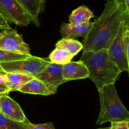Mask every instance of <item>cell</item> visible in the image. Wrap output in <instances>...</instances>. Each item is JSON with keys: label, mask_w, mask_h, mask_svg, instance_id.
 I'll return each instance as SVG.
<instances>
[{"label": "cell", "mask_w": 129, "mask_h": 129, "mask_svg": "<svg viewBox=\"0 0 129 129\" xmlns=\"http://www.w3.org/2000/svg\"><path fill=\"white\" fill-rule=\"evenodd\" d=\"M50 63L47 58L31 56L20 60L0 63L1 68L5 73L18 72L25 73L35 77Z\"/></svg>", "instance_id": "4"}, {"label": "cell", "mask_w": 129, "mask_h": 129, "mask_svg": "<svg viewBox=\"0 0 129 129\" xmlns=\"http://www.w3.org/2000/svg\"><path fill=\"white\" fill-rule=\"evenodd\" d=\"M115 1H117V2L119 3L122 4V0H115Z\"/></svg>", "instance_id": "27"}, {"label": "cell", "mask_w": 129, "mask_h": 129, "mask_svg": "<svg viewBox=\"0 0 129 129\" xmlns=\"http://www.w3.org/2000/svg\"><path fill=\"white\" fill-rule=\"evenodd\" d=\"M0 24H1V25H10L9 23H8L7 22L4 20L1 16H0Z\"/></svg>", "instance_id": "25"}, {"label": "cell", "mask_w": 129, "mask_h": 129, "mask_svg": "<svg viewBox=\"0 0 129 129\" xmlns=\"http://www.w3.org/2000/svg\"><path fill=\"white\" fill-rule=\"evenodd\" d=\"M0 16L8 23L27 26L31 22L28 15L16 0H0Z\"/></svg>", "instance_id": "6"}, {"label": "cell", "mask_w": 129, "mask_h": 129, "mask_svg": "<svg viewBox=\"0 0 129 129\" xmlns=\"http://www.w3.org/2000/svg\"><path fill=\"white\" fill-rule=\"evenodd\" d=\"M55 47L61 48L69 52L73 57L76 56L83 49V44L74 39L62 38L55 44Z\"/></svg>", "instance_id": "16"}, {"label": "cell", "mask_w": 129, "mask_h": 129, "mask_svg": "<svg viewBox=\"0 0 129 129\" xmlns=\"http://www.w3.org/2000/svg\"><path fill=\"white\" fill-rule=\"evenodd\" d=\"M0 113L15 121L25 124L30 123L19 104L7 94L0 97Z\"/></svg>", "instance_id": "9"}, {"label": "cell", "mask_w": 129, "mask_h": 129, "mask_svg": "<svg viewBox=\"0 0 129 129\" xmlns=\"http://www.w3.org/2000/svg\"><path fill=\"white\" fill-rule=\"evenodd\" d=\"M122 5L124 8L125 11L129 13V0H122Z\"/></svg>", "instance_id": "22"}, {"label": "cell", "mask_w": 129, "mask_h": 129, "mask_svg": "<svg viewBox=\"0 0 129 129\" xmlns=\"http://www.w3.org/2000/svg\"><path fill=\"white\" fill-rule=\"evenodd\" d=\"M98 91L100 110L97 125L112 121H129V111L121 101L115 83L106 85Z\"/></svg>", "instance_id": "3"}, {"label": "cell", "mask_w": 129, "mask_h": 129, "mask_svg": "<svg viewBox=\"0 0 129 129\" xmlns=\"http://www.w3.org/2000/svg\"><path fill=\"white\" fill-rule=\"evenodd\" d=\"M28 15L31 22L40 26L39 16L45 10V0H16Z\"/></svg>", "instance_id": "12"}, {"label": "cell", "mask_w": 129, "mask_h": 129, "mask_svg": "<svg viewBox=\"0 0 129 129\" xmlns=\"http://www.w3.org/2000/svg\"><path fill=\"white\" fill-rule=\"evenodd\" d=\"M80 61L89 71L88 78L99 90L106 85L115 83L122 72L110 61L107 49L83 51Z\"/></svg>", "instance_id": "2"}, {"label": "cell", "mask_w": 129, "mask_h": 129, "mask_svg": "<svg viewBox=\"0 0 129 129\" xmlns=\"http://www.w3.org/2000/svg\"><path fill=\"white\" fill-rule=\"evenodd\" d=\"M98 129H110V126H108V127H105V128H98Z\"/></svg>", "instance_id": "28"}, {"label": "cell", "mask_w": 129, "mask_h": 129, "mask_svg": "<svg viewBox=\"0 0 129 129\" xmlns=\"http://www.w3.org/2000/svg\"><path fill=\"white\" fill-rule=\"evenodd\" d=\"M0 49L12 53L31 55L30 48L25 42L23 35L15 29L0 32Z\"/></svg>", "instance_id": "7"}, {"label": "cell", "mask_w": 129, "mask_h": 129, "mask_svg": "<svg viewBox=\"0 0 129 129\" xmlns=\"http://www.w3.org/2000/svg\"><path fill=\"white\" fill-rule=\"evenodd\" d=\"M18 91L25 94L45 96L53 94L49 87L44 82L35 77L20 87Z\"/></svg>", "instance_id": "13"}, {"label": "cell", "mask_w": 129, "mask_h": 129, "mask_svg": "<svg viewBox=\"0 0 129 129\" xmlns=\"http://www.w3.org/2000/svg\"><path fill=\"white\" fill-rule=\"evenodd\" d=\"M110 1V0H107V1Z\"/></svg>", "instance_id": "31"}, {"label": "cell", "mask_w": 129, "mask_h": 129, "mask_svg": "<svg viewBox=\"0 0 129 129\" xmlns=\"http://www.w3.org/2000/svg\"><path fill=\"white\" fill-rule=\"evenodd\" d=\"M93 25L90 21L79 25H73L70 23H62L60 25V34L62 38L76 39L78 37H85Z\"/></svg>", "instance_id": "11"}, {"label": "cell", "mask_w": 129, "mask_h": 129, "mask_svg": "<svg viewBox=\"0 0 129 129\" xmlns=\"http://www.w3.org/2000/svg\"><path fill=\"white\" fill-rule=\"evenodd\" d=\"M62 66L50 62L45 69L35 77L44 82L53 94L56 93L57 88L60 85L66 82L62 76Z\"/></svg>", "instance_id": "8"}, {"label": "cell", "mask_w": 129, "mask_h": 129, "mask_svg": "<svg viewBox=\"0 0 129 129\" xmlns=\"http://www.w3.org/2000/svg\"><path fill=\"white\" fill-rule=\"evenodd\" d=\"M31 56H32L31 54V55H28V54H19V53H12V52L0 49V63L20 60V59H23L25 58H29Z\"/></svg>", "instance_id": "18"}, {"label": "cell", "mask_w": 129, "mask_h": 129, "mask_svg": "<svg viewBox=\"0 0 129 129\" xmlns=\"http://www.w3.org/2000/svg\"><path fill=\"white\" fill-rule=\"evenodd\" d=\"M5 73V72H4L3 70V68H1V65H0V73Z\"/></svg>", "instance_id": "26"}, {"label": "cell", "mask_w": 129, "mask_h": 129, "mask_svg": "<svg viewBox=\"0 0 129 129\" xmlns=\"http://www.w3.org/2000/svg\"><path fill=\"white\" fill-rule=\"evenodd\" d=\"M122 4L115 0L107 1L102 15L95 21L84 38L83 51L108 49L114 40L125 15Z\"/></svg>", "instance_id": "1"}, {"label": "cell", "mask_w": 129, "mask_h": 129, "mask_svg": "<svg viewBox=\"0 0 129 129\" xmlns=\"http://www.w3.org/2000/svg\"><path fill=\"white\" fill-rule=\"evenodd\" d=\"M10 29H11L10 25H5L0 24V30H10Z\"/></svg>", "instance_id": "24"}, {"label": "cell", "mask_w": 129, "mask_h": 129, "mask_svg": "<svg viewBox=\"0 0 129 129\" xmlns=\"http://www.w3.org/2000/svg\"><path fill=\"white\" fill-rule=\"evenodd\" d=\"M5 76L6 86L10 91H18L20 87L34 78L33 76L18 72L6 73Z\"/></svg>", "instance_id": "14"}, {"label": "cell", "mask_w": 129, "mask_h": 129, "mask_svg": "<svg viewBox=\"0 0 129 129\" xmlns=\"http://www.w3.org/2000/svg\"><path fill=\"white\" fill-rule=\"evenodd\" d=\"M0 89H4V88H1V87H0Z\"/></svg>", "instance_id": "30"}, {"label": "cell", "mask_w": 129, "mask_h": 129, "mask_svg": "<svg viewBox=\"0 0 129 129\" xmlns=\"http://www.w3.org/2000/svg\"><path fill=\"white\" fill-rule=\"evenodd\" d=\"M24 129H56L54 124L52 122H47L45 123L34 124L31 123L26 124Z\"/></svg>", "instance_id": "20"}, {"label": "cell", "mask_w": 129, "mask_h": 129, "mask_svg": "<svg viewBox=\"0 0 129 129\" xmlns=\"http://www.w3.org/2000/svg\"><path fill=\"white\" fill-rule=\"evenodd\" d=\"M26 125L10 120L0 113V129H24Z\"/></svg>", "instance_id": "19"}, {"label": "cell", "mask_w": 129, "mask_h": 129, "mask_svg": "<svg viewBox=\"0 0 129 129\" xmlns=\"http://www.w3.org/2000/svg\"><path fill=\"white\" fill-rule=\"evenodd\" d=\"M3 95H6V94H3V95H0V97H1V96H3ZM7 95H8V94H7Z\"/></svg>", "instance_id": "29"}, {"label": "cell", "mask_w": 129, "mask_h": 129, "mask_svg": "<svg viewBox=\"0 0 129 129\" xmlns=\"http://www.w3.org/2000/svg\"><path fill=\"white\" fill-rule=\"evenodd\" d=\"M128 25L129 15H127L125 16L115 38L107 49L110 61L114 63L121 72H128L129 70V58L126 56L122 42L124 30L126 27Z\"/></svg>", "instance_id": "5"}, {"label": "cell", "mask_w": 129, "mask_h": 129, "mask_svg": "<svg viewBox=\"0 0 129 129\" xmlns=\"http://www.w3.org/2000/svg\"><path fill=\"white\" fill-rule=\"evenodd\" d=\"M62 76L66 82L88 78L89 71L81 61H70L62 66Z\"/></svg>", "instance_id": "10"}, {"label": "cell", "mask_w": 129, "mask_h": 129, "mask_svg": "<svg viewBox=\"0 0 129 129\" xmlns=\"http://www.w3.org/2000/svg\"><path fill=\"white\" fill-rule=\"evenodd\" d=\"M10 91L6 89H0V95L3 94H9Z\"/></svg>", "instance_id": "23"}, {"label": "cell", "mask_w": 129, "mask_h": 129, "mask_svg": "<svg viewBox=\"0 0 129 129\" xmlns=\"http://www.w3.org/2000/svg\"><path fill=\"white\" fill-rule=\"evenodd\" d=\"M93 11L87 6L83 5L77 8L72 11L69 18V23L73 25H79L90 21V19L94 18Z\"/></svg>", "instance_id": "15"}, {"label": "cell", "mask_w": 129, "mask_h": 129, "mask_svg": "<svg viewBox=\"0 0 129 129\" xmlns=\"http://www.w3.org/2000/svg\"><path fill=\"white\" fill-rule=\"evenodd\" d=\"M73 58L74 57L66 49L55 47V49L49 55V59L50 63L64 65L71 61Z\"/></svg>", "instance_id": "17"}, {"label": "cell", "mask_w": 129, "mask_h": 129, "mask_svg": "<svg viewBox=\"0 0 129 129\" xmlns=\"http://www.w3.org/2000/svg\"><path fill=\"white\" fill-rule=\"evenodd\" d=\"M110 129H129V121H112Z\"/></svg>", "instance_id": "21"}]
</instances>
